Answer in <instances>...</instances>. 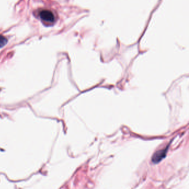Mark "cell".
<instances>
[{
    "mask_svg": "<svg viewBox=\"0 0 189 189\" xmlns=\"http://www.w3.org/2000/svg\"><path fill=\"white\" fill-rule=\"evenodd\" d=\"M168 149V147L164 149L158 150L153 155L152 157V161L153 163H158L161 161L167 155V151Z\"/></svg>",
    "mask_w": 189,
    "mask_h": 189,
    "instance_id": "1",
    "label": "cell"
},
{
    "mask_svg": "<svg viewBox=\"0 0 189 189\" xmlns=\"http://www.w3.org/2000/svg\"><path fill=\"white\" fill-rule=\"evenodd\" d=\"M41 18L46 22L52 23L54 21V16L52 12L48 10H43L40 13Z\"/></svg>",
    "mask_w": 189,
    "mask_h": 189,
    "instance_id": "2",
    "label": "cell"
},
{
    "mask_svg": "<svg viewBox=\"0 0 189 189\" xmlns=\"http://www.w3.org/2000/svg\"><path fill=\"white\" fill-rule=\"evenodd\" d=\"M8 42V40L3 36H0V48H2L6 45Z\"/></svg>",
    "mask_w": 189,
    "mask_h": 189,
    "instance_id": "3",
    "label": "cell"
}]
</instances>
